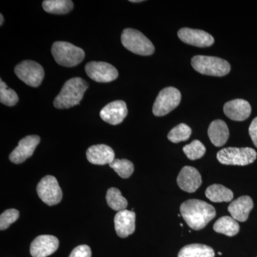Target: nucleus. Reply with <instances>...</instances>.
Returning <instances> with one entry per match:
<instances>
[{"label":"nucleus","mask_w":257,"mask_h":257,"mask_svg":"<svg viewBox=\"0 0 257 257\" xmlns=\"http://www.w3.org/2000/svg\"><path fill=\"white\" fill-rule=\"evenodd\" d=\"M256 152L250 147H228L216 155L218 161L224 165H248L256 160Z\"/></svg>","instance_id":"6"},{"label":"nucleus","mask_w":257,"mask_h":257,"mask_svg":"<svg viewBox=\"0 0 257 257\" xmlns=\"http://www.w3.org/2000/svg\"><path fill=\"white\" fill-rule=\"evenodd\" d=\"M52 54L57 64L67 67L78 65L85 57L82 48L67 42H55L52 45Z\"/></svg>","instance_id":"4"},{"label":"nucleus","mask_w":257,"mask_h":257,"mask_svg":"<svg viewBox=\"0 0 257 257\" xmlns=\"http://www.w3.org/2000/svg\"><path fill=\"white\" fill-rule=\"evenodd\" d=\"M178 37L184 43L198 47H209L214 43L210 34L200 30L182 28L179 30Z\"/></svg>","instance_id":"12"},{"label":"nucleus","mask_w":257,"mask_h":257,"mask_svg":"<svg viewBox=\"0 0 257 257\" xmlns=\"http://www.w3.org/2000/svg\"><path fill=\"white\" fill-rule=\"evenodd\" d=\"M59 240L52 235H41L34 239L30 246L33 257H47L55 253L59 247Z\"/></svg>","instance_id":"13"},{"label":"nucleus","mask_w":257,"mask_h":257,"mask_svg":"<svg viewBox=\"0 0 257 257\" xmlns=\"http://www.w3.org/2000/svg\"><path fill=\"white\" fill-rule=\"evenodd\" d=\"M123 46L136 54L142 56H150L155 52V46L141 32L134 29H125L121 36Z\"/></svg>","instance_id":"5"},{"label":"nucleus","mask_w":257,"mask_h":257,"mask_svg":"<svg viewBox=\"0 0 257 257\" xmlns=\"http://www.w3.org/2000/svg\"><path fill=\"white\" fill-rule=\"evenodd\" d=\"M20 212L17 209H10L4 211L0 216V229L5 230L9 228L10 225L18 220Z\"/></svg>","instance_id":"30"},{"label":"nucleus","mask_w":257,"mask_h":257,"mask_svg":"<svg viewBox=\"0 0 257 257\" xmlns=\"http://www.w3.org/2000/svg\"><path fill=\"white\" fill-rule=\"evenodd\" d=\"M182 94L177 88L170 87L162 89L154 103L153 114L157 116H165L180 104Z\"/></svg>","instance_id":"7"},{"label":"nucleus","mask_w":257,"mask_h":257,"mask_svg":"<svg viewBox=\"0 0 257 257\" xmlns=\"http://www.w3.org/2000/svg\"><path fill=\"white\" fill-rule=\"evenodd\" d=\"M191 63L193 68L204 75L223 77L231 70V65L227 61L211 56H194Z\"/></svg>","instance_id":"3"},{"label":"nucleus","mask_w":257,"mask_h":257,"mask_svg":"<svg viewBox=\"0 0 257 257\" xmlns=\"http://www.w3.org/2000/svg\"><path fill=\"white\" fill-rule=\"evenodd\" d=\"M136 214L133 211H118L114 217V228L116 234L121 238H126L135 231Z\"/></svg>","instance_id":"16"},{"label":"nucleus","mask_w":257,"mask_h":257,"mask_svg":"<svg viewBox=\"0 0 257 257\" xmlns=\"http://www.w3.org/2000/svg\"><path fill=\"white\" fill-rule=\"evenodd\" d=\"M43 9L51 14H67L74 8L73 3L70 0H45L42 3Z\"/></svg>","instance_id":"24"},{"label":"nucleus","mask_w":257,"mask_h":257,"mask_svg":"<svg viewBox=\"0 0 257 257\" xmlns=\"http://www.w3.org/2000/svg\"><path fill=\"white\" fill-rule=\"evenodd\" d=\"M253 207L252 199L248 196H241L229 204L228 211L235 220L244 222L247 220Z\"/></svg>","instance_id":"19"},{"label":"nucleus","mask_w":257,"mask_h":257,"mask_svg":"<svg viewBox=\"0 0 257 257\" xmlns=\"http://www.w3.org/2000/svg\"><path fill=\"white\" fill-rule=\"evenodd\" d=\"M182 217L194 230L204 229L216 216L213 206L199 199H189L180 206Z\"/></svg>","instance_id":"1"},{"label":"nucleus","mask_w":257,"mask_h":257,"mask_svg":"<svg viewBox=\"0 0 257 257\" xmlns=\"http://www.w3.org/2000/svg\"><path fill=\"white\" fill-rule=\"evenodd\" d=\"M92 251L87 245H79L74 248L69 257H91Z\"/></svg>","instance_id":"31"},{"label":"nucleus","mask_w":257,"mask_h":257,"mask_svg":"<svg viewBox=\"0 0 257 257\" xmlns=\"http://www.w3.org/2000/svg\"><path fill=\"white\" fill-rule=\"evenodd\" d=\"M15 73L20 80L32 87H39L45 77L43 67L32 60L20 62L15 67Z\"/></svg>","instance_id":"8"},{"label":"nucleus","mask_w":257,"mask_h":257,"mask_svg":"<svg viewBox=\"0 0 257 257\" xmlns=\"http://www.w3.org/2000/svg\"><path fill=\"white\" fill-rule=\"evenodd\" d=\"M130 2H131V3H142V2H143V1H142V0H130Z\"/></svg>","instance_id":"34"},{"label":"nucleus","mask_w":257,"mask_h":257,"mask_svg":"<svg viewBox=\"0 0 257 257\" xmlns=\"http://www.w3.org/2000/svg\"><path fill=\"white\" fill-rule=\"evenodd\" d=\"M127 114L126 104L121 100L114 101L106 104L99 113L101 119L111 125L121 124Z\"/></svg>","instance_id":"15"},{"label":"nucleus","mask_w":257,"mask_h":257,"mask_svg":"<svg viewBox=\"0 0 257 257\" xmlns=\"http://www.w3.org/2000/svg\"><path fill=\"white\" fill-rule=\"evenodd\" d=\"M88 88L87 82L81 77H74L64 83L54 100L57 109H68L79 104Z\"/></svg>","instance_id":"2"},{"label":"nucleus","mask_w":257,"mask_h":257,"mask_svg":"<svg viewBox=\"0 0 257 257\" xmlns=\"http://www.w3.org/2000/svg\"><path fill=\"white\" fill-rule=\"evenodd\" d=\"M192 135V128L188 125L179 124L172 128L168 134L169 140L173 143H179L189 140Z\"/></svg>","instance_id":"27"},{"label":"nucleus","mask_w":257,"mask_h":257,"mask_svg":"<svg viewBox=\"0 0 257 257\" xmlns=\"http://www.w3.org/2000/svg\"><path fill=\"white\" fill-rule=\"evenodd\" d=\"M40 143V138L37 135H30L22 139L18 146L10 154V160L13 163L21 164L32 156L35 149Z\"/></svg>","instance_id":"11"},{"label":"nucleus","mask_w":257,"mask_h":257,"mask_svg":"<svg viewBox=\"0 0 257 257\" xmlns=\"http://www.w3.org/2000/svg\"><path fill=\"white\" fill-rule=\"evenodd\" d=\"M109 165L118 174L120 177L123 179L131 177L134 170H135L133 162L131 161L125 160V159H123V160L115 159Z\"/></svg>","instance_id":"26"},{"label":"nucleus","mask_w":257,"mask_h":257,"mask_svg":"<svg viewBox=\"0 0 257 257\" xmlns=\"http://www.w3.org/2000/svg\"><path fill=\"white\" fill-rule=\"evenodd\" d=\"M239 229L237 221L235 220L231 216H222L214 224V230L216 232L228 236H234L237 234Z\"/></svg>","instance_id":"23"},{"label":"nucleus","mask_w":257,"mask_h":257,"mask_svg":"<svg viewBox=\"0 0 257 257\" xmlns=\"http://www.w3.org/2000/svg\"><path fill=\"white\" fill-rule=\"evenodd\" d=\"M85 72L88 77L96 82H112L118 77L117 69L104 62H90L86 64Z\"/></svg>","instance_id":"10"},{"label":"nucleus","mask_w":257,"mask_h":257,"mask_svg":"<svg viewBox=\"0 0 257 257\" xmlns=\"http://www.w3.org/2000/svg\"><path fill=\"white\" fill-rule=\"evenodd\" d=\"M248 133H249L250 138L252 140L253 145L257 148V117L254 118L251 121L248 128Z\"/></svg>","instance_id":"32"},{"label":"nucleus","mask_w":257,"mask_h":257,"mask_svg":"<svg viewBox=\"0 0 257 257\" xmlns=\"http://www.w3.org/2000/svg\"><path fill=\"white\" fill-rule=\"evenodd\" d=\"M87 158L93 165H109L115 160V154L114 150L107 145H93L87 150Z\"/></svg>","instance_id":"18"},{"label":"nucleus","mask_w":257,"mask_h":257,"mask_svg":"<svg viewBox=\"0 0 257 257\" xmlns=\"http://www.w3.org/2000/svg\"><path fill=\"white\" fill-rule=\"evenodd\" d=\"M0 18H1V20H0V25H3V23H4V18H3V15L1 14L0 15Z\"/></svg>","instance_id":"33"},{"label":"nucleus","mask_w":257,"mask_h":257,"mask_svg":"<svg viewBox=\"0 0 257 257\" xmlns=\"http://www.w3.org/2000/svg\"><path fill=\"white\" fill-rule=\"evenodd\" d=\"M208 136L215 147L224 146L229 137V131L225 121L221 119L213 121L208 128Z\"/></svg>","instance_id":"20"},{"label":"nucleus","mask_w":257,"mask_h":257,"mask_svg":"<svg viewBox=\"0 0 257 257\" xmlns=\"http://www.w3.org/2000/svg\"><path fill=\"white\" fill-rule=\"evenodd\" d=\"M202 179L200 173L194 167H184L177 177L179 188L184 192L194 193L202 185Z\"/></svg>","instance_id":"14"},{"label":"nucleus","mask_w":257,"mask_h":257,"mask_svg":"<svg viewBox=\"0 0 257 257\" xmlns=\"http://www.w3.org/2000/svg\"><path fill=\"white\" fill-rule=\"evenodd\" d=\"M106 199L109 207L117 212L125 210L127 207V200L121 195V192L117 188L111 187L108 189Z\"/></svg>","instance_id":"25"},{"label":"nucleus","mask_w":257,"mask_h":257,"mask_svg":"<svg viewBox=\"0 0 257 257\" xmlns=\"http://www.w3.org/2000/svg\"><path fill=\"white\" fill-rule=\"evenodd\" d=\"M224 112L233 121H242L249 117L251 107L249 103L244 99H233L224 104Z\"/></svg>","instance_id":"17"},{"label":"nucleus","mask_w":257,"mask_h":257,"mask_svg":"<svg viewBox=\"0 0 257 257\" xmlns=\"http://www.w3.org/2000/svg\"><path fill=\"white\" fill-rule=\"evenodd\" d=\"M215 253L210 246L201 243H192L181 248L178 257H214Z\"/></svg>","instance_id":"22"},{"label":"nucleus","mask_w":257,"mask_h":257,"mask_svg":"<svg viewBox=\"0 0 257 257\" xmlns=\"http://www.w3.org/2000/svg\"><path fill=\"white\" fill-rule=\"evenodd\" d=\"M206 197L212 202H229L234 198L232 191L221 184H212L205 192Z\"/></svg>","instance_id":"21"},{"label":"nucleus","mask_w":257,"mask_h":257,"mask_svg":"<svg viewBox=\"0 0 257 257\" xmlns=\"http://www.w3.org/2000/svg\"><path fill=\"white\" fill-rule=\"evenodd\" d=\"M257 257V256H256Z\"/></svg>","instance_id":"35"},{"label":"nucleus","mask_w":257,"mask_h":257,"mask_svg":"<svg viewBox=\"0 0 257 257\" xmlns=\"http://www.w3.org/2000/svg\"><path fill=\"white\" fill-rule=\"evenodd\" d=\"M19 97L13 89L7 86L3 80H0V101L5 105L15 106L18 102Z\"/></svg>","instance_id":"29"},{"label":"nucleus","mask_w":257,"mask_h":257,"mask_svg":"<svg viewBox=\"0 0 257 257\" xmlns=\"http://www.w3.org/2000/svg\"><path fill=\"white\" fill-rule=\"evenodd\" d=\"M37 192L42 202L47 205H56L62 200V189L53 176L47 175L42 178L37 184Z\"/></svg>","instance_id":"9"},{"label":"nucleus","mask_w":257,"mask_h":257,"mask_svg":"<svg viewBox=\"0 0 257 257\" xmlns=\"http://www.w3.org/2000/svg\"><path fill=\"white\" fill-rule=\"evenodd\" d=\"M183 152L190 160H199L205 155L206 148L199 140H194L183 147Z\"/></svg>","instance_id":"28"}]
</instances>
